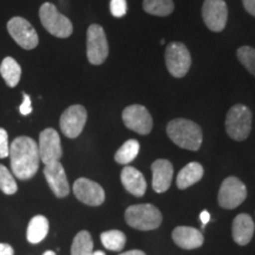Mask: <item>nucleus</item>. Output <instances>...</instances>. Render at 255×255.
<instances>
[{
	"label": "nucleus",
	"instance_id": "obj_1",
	"mask_svg": "<svg viewBox=\"0 0 255 255\" xmlns=\"http://www.w3.org/2000/svg\"><path fill=\"white\" fill-rule=\"evenodd\" d=\"M12 173L19 180H30L39 168L40 156L36 141L27 136L14 138L9 146Z\"/></svg>",
	"mask_w": 255,
	"mask_h": 255
},
{
	"label": "nucleus",
	"instance_id": "obj_2",
	"mask_svg": "<svg viewBox=\"0 0 255 255\" xmlns=\"http://www.w3.org/2000/svg\"><path fill=\"white\" fill-rule=\"evenodd\" d=\"M167 133L169 138L180 148L196 151L202 144V130L193 121L176 119L168 123Z\"/></svg>",
	"mask_w": 255,
	"mask_h": 255
},
{
	"label": "nucleus",
	"instance_id": "obj_3",
	"mask_svg": "<svg viewBox=\"0 0 255 255\" xmlns=\"http://www.w3.org/2000/svg\"><path fill=\"white\" fill-rule=\"evenodd\" d=\"M124 218L130 227L138 231H152L158 228L162 223L161 212L148 203L130 206L126 210Z\"/></svg>",
	"mask_w": 255,
	"mask_h": 255
},
{
	"label": "nucleus",
	"instance_id": "obj_4",
	"mask_svg": "<svg viewBox=\"0 0 255 255\" xmlns=\"http://www.w3.org/2000/svg\"><path fill=\"white\" fill-rule=\"evenodd\" d=\"M252 130V113L246 105L235 104L226 117V131L234 141H245Z\"/></svg>",
	"mask_w": 255,
	"mask_h": 255
},
{
	"label": "nucleus",
	"instance_id": "obj_5",
	"mask_svg": "<svg viewBox=\"0 0 255 255\" xmlns=\"http://www.w3.org/2000/svg\"><path fill=\"white\" fill-rule=\"evenodd\" d=\"M39 18L45 30L52 36L68 38L72 34L73 26L69 18L60 13L51 2H45L39 8Z\"/></svg>",
	"mask_w": 255,
	"mask_h": 255
},
{
	"label": "nucleus",
	"instance_id": "obj_6",
	"mask_svg": "<svg viewBox=\"0 0 255 255\" xmlns=\"http://www.w3.org/2000/svg\"><path fill=\"white\" fill-rule=\"evenodd\" d=\"M109 55V45L101 25L92 24L87 32V56L92 65H101Z\"/></svg>",
	"mask_w": 255,
	"mask_h": 255
},
{
	"label": "nucleus",
	"instance_id": "obj_7",
	"mask_svg": "<svg viewBox=\"0 0 255 255\" xmlns=\"http://www.w3.org/2000/svg\"><path fill=\"white\" fill-rule=\"evenodd\" d=\"M165 63L173 77L182 78L189 71L191 56L189 50L182 43H171L165 49Z\"/></svg>",
	"mask_w": 255,
	"mask_h": 255
},
{
	"label": "nucleus",
	"instance_id": "obj_8",
	"mask_svg": "<svg viewBox=\"0 0 255 255\" xmlns=\"http://www.w3.org/2000/svg\"><path fill=\"white\" fill-rule=\"evenodd\" d=\"M247 197V188L238 177L229 176L223 181L219 190V205L225 209H235Z\"/></svg>",
	"mask_w": 255,
	"mask_h": 255
},
{
	"label": "nucleus",
	"instance_id": "obj_9",
	"mask_svg": "<svg viewBox=\"0 0 255 255\" xmlns=\"http://www.w3.org/2000/svg\"><path fill=\"white\" fill-rule=\"evenodd\" d=\"M122 119L128 129L139 135H148L152 129V119L148 109L143 105L132 104L123 110Z\"/></svg>",
	"mask_w": 255,
	"mask_h": 255
},
{
	"label": "nucleus",
	"instance_id": "obj_10",
	"mask_svg": "<svg viewBox=\"0 0 255 255\" xmlns=\"http://www.w3.org/2000/svg\"><path fill=\"white\" fill-rule=\"evenodd\" d=\"M87 120L88 113L83 105H71L60 117V130L69 138H76L82 133Z\"/></svg>",
	"mask_w": 255,
	"mask_h": 255
},
{
	"label": "nucleus",
	"instance_id": "obj_11",
	"mask_svg": "<svg viewBox=\"0 0 255 255\" xmlns=\"http://www.w3.org/2000/svg\"><path fill=\"white\" fill-rule=\"evenodd\" d=\"M7 31L15 43L25 50L34 49L39 43L34 27L21 17L12 18L7 23Z\"/></svg>",
	"mask_w": 255,
	"mask_h": 255
},
{
	"label": "nucleus",
	"instance_id": "obj_12",
	"mask_svg": "<svg viewBox=\"0 0 255 255\" xmlns=\"http://www.w3.org/2000/svg\"><path fill=\"white\" fill-rule=\"evenodd\" d=\"M202 17L210 31H223L228 19V8L225 0H205L202 7Z\"/></svg>",
	"mask_w": 255,
	"mask_h": 255
},
{
	"label": "nucleus",
	"instance_id": "obj_13",
	"mask_svg": "<svg viewBox=\"0 0 255 255\" xmlns=\"http://www.w3.org/2000/svg\"><path fill=\"white\" fill-rule=\"evenodd\" d=\"M38 150H39L40 161L44 164L59 161L63 155L59 133L52 128H47V129L43 130L39 135Z\"/></svg>",
	"mask_w": 255,
	"mask_h": 255
},
{
	"label": "nucleus",
	"instance_id": "obj_14",
	"mask_svg": "<svg viewBox=\"0 0 255 255\" xmlns=\"http://www.w3.org/2000/svg\"><path fill=\"white\" fill-rule=\"evenodd\" d=\"M73 194L84 205L97 207L101 206L105 200L104 189L97 182L81 177L73 183Z\"/></svg>",
	"mask_w": 255,
	"mask_h": 255
},
{
	"label": "nucleus",
	"instance_id": "obj_15",
	"mask_svg": "<svg viewBox=\"0 0 255 255\" xmlns=\"http://www.w3.org/2000/svg\"><path fill=\"white\" fill-rule=\"evenodd\" d=\"M44 175H45L51 190L53 191V194L57 197H65L69 195L70 187L68 178H66L65 170H64L63 165L59 161L45 164Z\"/></svg>",
	"mask_w": 255,
	"mask_h": 255
},
{
	"label": "nucleus",
	"instance_id": "obj_16",
	"mask_svg": "<svg viewBox=\"0 0 255 255\" xmlns=\"http://www.w3.org/2000/svg\"><path fill=\"white\" fill-rule=\"evenodd\" d=\"M152 188L156 193H165L173 181L174 168L168 159H156L151 164Z\"/></svg>",
	"mask_w": 255,
	"mask_h": 255
},
{
	"label": "nucleus",
	"instance_id": "obj_17",
	"mask_svg": "<svg viewBox=\"0 0 255 255\" xmlns=\"http://www.w3.org/2000/svg\"><path fill=\"white\" fill-rule=\"evenodd\" d=\"M173 240L183 250H196L203 245V235L196 228L178 226L173 231Z\"/></svg>",
	"mask_w": 255,
	"mask_h": 255
},
{
	"label": "nucleus",
	"instance_id": "obj_18",
	"mask_svg": "<svg viewBox=\"0 0 255 255\" xmlns=\"http://www.w3.org/2000/svg\"><path fill=\"white\" fill-rule=\"evenodd\" d=\"M121 181H122L123 187L132 194L133 196L141 197L145 194L146 191V182L145 178L143 176L139 170L136 168L126 165L121 173Z\"/></svg>",
	"mask_w": 255,
	"mask_h": 255
},
{
	"label": "nucleus",
	"instance_id": "obj_19",
	"mask_svg": "<svg viewBox=\"0 0 255 255\" xmlns=\"http://www.w3.org/2000/svg\"><path fill=\"white\" fill-rule=\"evenodd\" d=\"M255 225L248 214H239L233 221V239L239 246H246L254 235Z\"/></svg>",
	"mask_w": 255,
	"mask_h": 255
},
{
	"label": "nucleus",
	"instance_id": "obj_20",
	"mask_svg": "<svg viewBox=\"0 0 255 255\" xmlns=\"http://www.w3.org/2000/svg\"><path fill=\"white\" fill-rule=\"evenodd\" d=\"M203 167L197 162H190L186 167L182 168L176 178V186L178 189H187L199 182L203 177Z\"/></svg>",
	"mask_w": 255,
	"mask_h": 255
},
{
	"label": "nucleus",
	"instance_id": "obj_21",
	"mask_svg": "<svg viewBox=\"0 0 255 255\" xmlns=\"http://www.w3.org/2000/svg\"><path fill=\"white\" fill-rule=\"evenodd\" d=\"M49 233V221L45 216L37 215L31 219L27 226V241L32 245L39 244Z\"/></svg>",
	"mask_w": 255,
	"mask_h": 255
},
{
	"label": "nucleus",
	"instance_id": "obj_22",
	"mask_svg": "<svg viewBox=\"0 0 255 255\" xmlns=\"http://www.w3.org/2000/svg\"><path fill=\"white\" fill-rule=\"evenodd\" d=\"M0 75L2 76L7 87L14 88L20 81L21 68L14 58L6 57L0 65Z\"/></svg>",
	"mask_w": 255,
	"mask_h": 255
},
{
	"label": "nucleus",
	"instance_id": "obj_23",
	"mask_svg": "<svg viewBox=\"0 0 255 255\" xmlns=\"http://www.w3.org/2000/svg\"><path fill=\"white\" fill-rule=\"evenodd\" d=\"M94 252V241L90 233L82 231L76 235L72 241L71 255H90Z\"/></svg>",
	"mask_w": 255,
	"mask_h": 255
},
{
	"label": "nucleus",
	"instance_id": "obj_24",
	"mask_svg": "<svg viewBox=\"0 0 255 255\" xmlns=\"http://www.w3.org/2000/svg\"><path fill=\"white\" fill-rule=\"evenodd\" d=\"M101 241L103 246L109 251L120 252L126 246L127 237L123 232L113 229V231L104 232L101 234Z\"/></svg>",
	"mask_w": 255,
	"mask_h": 255
},
{
	"label": "nucleus",
	"instance_id": "obj_25",
	"mask_svg": "<svg viewBox=\"0 0 255 255\" xmlns=\"http://www.w3.org/2000/svg\"><path fill=\"white\" fill-rule=\"evenodd\" d=\"M143 8L146 13L165 17L173 13V0H143Z\"/></svg>",
	"mask_w": 255,
	"mask_h": 255
},
{
	"label": "nucleus",
	"instance_id": "obj_26",
	"mask_svg": "<svg viewBox=\"0 0 255 255\" xmlns=\"http://www.w3.org/2000/svg\"><path fill=\"white\" fill-rule=\"evenodd\" d=\"M139 151V143L136 139H129L121 146L115 154V161L120 164H129L137 157Z\"/></svg>",
	"mask_w": 255,
	"mask_h": 255
},
{
	"label": "nucleus",
	"instance_id": "obj_27",
	"mask_svg": "<svg viewBox=\"0 0 255 255\" xmlns=\"http://www.w3.org/2000/svg\"><path fill=\"white\" fill-rule=\"evenodd\" d=\"M0 190L6 195H13L18 190L13 174L2 164H0Z\"/></svg>",
	"mask_w": 255,
	"mask_h": 255
},
{
	"label": "nucleus",
	"instance_id": "obj_28",
	"mask_svg": "<svg viewBox=\"0 0 255 255\" xmlns=\"http://www.w3.org/2000/svg\"><path fill=\"white\" fill-rule=\"evenodd\" d=\"M238 58L242 65L255 76V49L252 46H241L238 50Z\"/></svg>",
	"mask_w": 255,
	"mask_h": 255
},
{
	"label": "nucleus",
	"instance_id": "obj_29",
	"mask_svg": "<svg viewBox=\"0 0 255 255\" xmlns=\"http://www.w3.org/2000/svg\"><path fill=\"white\" fill-rule=\"evenodd\" d=\"M127 0H111L110 11L116 18H122L127 14Z\"/></svg>",
	"mask_w": 255,
	"mask_h": 255
},
{
	"label": "nucleus",
	"instance_id": "obj_30",
	"mask_svg": "<svg viewBox=\"0 0 255 255\" xmlns=\"http://www.w3.org/2000/svg\"><path fill=\"white\" fill-rule=\"evenodd\" d=\"M9 154L8 135L5 129L0 128V158L7 157Z\"/></svg>",
	"mask_w": 255,
	"mask_h": 255
},
{
	"label": "nucleus",
	"instance_id": "obj_31",
	"mask_svg": "<svg viewBox=\"0 0 255 255\" xmlns=\"http://www.w3.org/2000/svg\"><path fill=\"white\" fill-rule=\"evenodd\" d=\"M23 97H24V101H23V103H21L20 107H19V111H20V114L23 115V116H27V115H30L32 113L31 98H30V96H28L27 94H25V92H23Z\"/></svg>",
	"mask_w": 255,
	"mask_h": 255
},
{
	"label": "nucleus",
	"instance_id": "obj_32",
	"mask_svg": "<svg viewBox=\"0 0 255 255\" xmlns=\"http://www.w3.org/2000/svg\"><path fill=\"white\" fill-rule=\"evenodd\" d=\"M242 2L248 13L255 17V0H242Z\"/></svg>",
	"mask_w": 255,
	"mask_h": 255
},
{
	"label": "nucleus",
	"instance_id": "obj_33",
	"mask_svg": "<svg viewBox=\"0 0 255 255\" xmlns=\"http://www.w3.org/2000/svg\"><path fill=\"white\" fill-rule=\"evenodd\" d=\"M0 255H14V250L11 245L0 244Z\"/></svg>",
	"mask_w": 255,
	"mask_h": 255
},
{
	"label": "nucleus",
	"instance_id": "obj_34",
	"mask_svg": "<svg viewBox=\"0 0 255 255\" xmlns=\"http://www.w3.org/2000/svg\"><path fill=\"white\" fill-rule=\"evenodd\" d=\"M200 220L201 222H202V225L206 226L207 223L210 221V214L207 212V210H203V212L200 214Z\"/></svg>",
	"mask_w": 255,
	"mask_h": 255
},
{
	"label": "nucleus",
	"instance_id": "obj_35",
	"mask_svg": "<svg viewBox=\"0 0 255 255\" xmlns=\"http://www.w3.org/2000/svg\"><path fill=\"white\" fill-rule=\"evenodd\" d=\"M120 255H145L144 252L138 251V250H133V251H128L126 253H122Z\"/></svg>",
	"mask_w": 255,
	"mask_h": 255
},
{
	"label": "nucleus",
	"instance_id": "obj_36",
	"mask_svg": "<svg viewBox=\"0 0 255 255\" xmlns=\"http://www.w3.org/2000/svg\"><path fill=\"white\" fill-rule=\"evenodd\" d=\"M90 255H105V253L102 251H96V252H92Z\"/></svg>",
	"mask_w": 255,
	"mask_h": 255
},
{
	"label": "nucleus",
	"instance_id": "obj_37",
	"mask_svg": "<svg viewBox=\"0 0 255 255\" xmlns=\"http://www.w3.org/2000/svg\"><path fill=\"white\" fill-rule=\"evenodd\" d=\"M43 255H56V253H55V252H52V251H47Z\"/></svg>",
	"mask_w": 255,
	"mask_h": 255
}]
</instances>
